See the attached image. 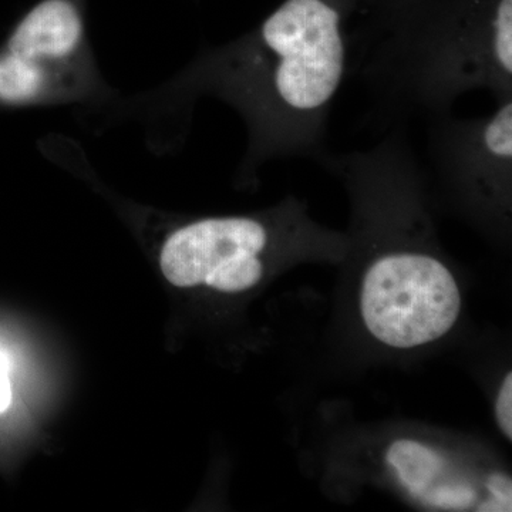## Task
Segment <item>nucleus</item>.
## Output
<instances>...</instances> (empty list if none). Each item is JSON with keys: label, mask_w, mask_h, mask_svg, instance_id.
<instances>
[{"label": "nucleus", "mask_w": 512, "mask_h": 512, "mask_svg": "<svg viewBox=\"0 0 512 512\" xmlns=\"http://www.w3.org/2000/svg\"><path fill=\"white\" fill-rule=\"evenodd\" d=\"M359 3L284 0L244 36L202 50L148 99L177 113L184 126L204 97L237 111L247 130L244 180H256L275 160L320 165L330 154L333 104L350 77V19Z\"/></svg>", "instance_id": "f257e3e1"}, {"label": "nucleus", "mask_w": 512, "mask_h": 512, "mask_svg": "<svg viewBox=\"0 0 512 512\" xmlns=\"http://www.w3.org/2000/svg\"><path fill=\"white\" fill-rule=\"evenodd\" d=\"M350 76L386 128L446 116L464 94L512 99V0H414L352 30Z\"/></svg>", "instance_id": "f03ea898"}, {"label": "nucleus", "mask_w": 512, "mask_h": 512, "mask_svg": "<svg viewBox=\"0 0 512 512\" xmlns=\"http://www.w3.org/2000/svg\"><path fill=\"white\" fill-rule=\"evenodd\" d=\"M80 0H40L0 46V109L104 96Z\"/></svg>", "instance_id": "7ed1b4c3"}, {"label": "nucleus", "mask_w": 512, "mask_h": 512, "mask_svg": "<svg viewBox=\"0 0 512 512\" xmlns=\"http://www.w3.org/2000/svg\"><path fill=\"white\" fill-rule=\"evenodd\" d=\"M390 241L367 265L360 309L367 330L384 345L413 349L443 338L461 312L456 278L439 256Z\"/></svg>", "instance_id": "20e7f679"}, {"label": "nucleus", "mask_w": 512, "mask_h": 512, "mask_svg": "<svg viewBox=\"0 0 512 512\" xmlns=\"http://www.w3.org/2000/svg\"><path fill=\"white\" fill-rule=\"evenodd\" d=\"M427 165L458 200L504 214L512 180V99L495 103L490 114H446L429 121Z\"/></svg>", "instance_id": "39448f33"}, {"label": "nucleus", "mask_w": 512, "mask_h": 512, "mask_svg": "<svg viewBox=\"0 0 512 512\" xmlns=\"http://www.w3.org/2000/svg\"><path fill=\"white\" fill-rule=\"evenodd\" d=\"M272 221L255 217H214L187 222L165 238L161 271L178 288L208 285L242 292L264 275L262 256L274 241Z\"/></svg>", "instance_id": "423d86ee"}, {"label": "nucleus", "mask_w": 512, "mask_h": 512, "mask_svg": "<svg viewBox=\"0 0 512 512\" xmlns=\"http://www.w3.org/2000/svg\"><path fill=\"white\" fill-rule=\"evenodd\" d=\"M386 461L409 494L427 507L467 511L476 504L473 484L457 473L439 451L420 441H394Z\"/></svg>", "instance_id": "0eeeda50"}, {"label": "nucleus", "mask_w": 512, "mask_h": 512, "mask_svg": "<svg viewBox=\"0 0 512 512\" xmlns=\"http://www.w3.org/2000/svg\"><path fill=\"white\" fill-rule=\"evenodd\" d=\"M488 493H490V500L477 508V511H508L512 510V483L511 478L505 474L495 473L493 476L488 477L485 483Z\"/></svg>", "instance_id": "6e6552de"}, {"label": "nucleus", "mask_w": 512, "mask_h": 512, "mask_svg": "<svg viewBox=\"0 0 512 512\" xmlns=\"http://www.w3.org/2000/svg\"><path fill=\"white\" fill-rule=\"evenodd\" d=\"M495 417L498 426L508 441L512 440V373L505 376L495 402Z\"/></svg>", "instance_id": "1a4fd4ad"}, {"label": "nucleus", "mask_w": 512, "mask_h": 512, "mask_svg": "<svg viewBox=\"0 0 512 512\" xmlns=\"http://www.w3.org/2000/svg\"><path fill=\"white\" fill-rule=\"evenodd\" d=\"M12 403V384H10L8 367L0 357V414L5 413Z\"/></svg>", "instance_id": "9d476101"}, {"label": "nucleus", "mask_w": 512, "mask_h": 512, "mask_svg": "<svg viewBox=\"0 0 512 512\" xmlns=\"http://www.w3.org/2000/svg\"><path fill=\"white\" fill-rule=\"evenodd\" d=\"M410 2H414V0H360V3H365L370 15L390 12V10L402 8Z\"/></svg>", "instance_id": "9b49d317"}]
</instances>
